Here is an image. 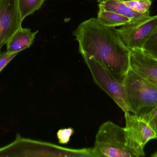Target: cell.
Here are the masks:
<instances>
[{"instance_id":"6da1fadb","label":"cell","mask_w":157,"mask_h":157,"mask_svg":"<svg viewBox=\"0 0 157 157\" xmlns=\"http://www.w3.org/2000/svg\"><path fill=\"white\" fill-rule=\"evenodd\" d=\"M79 52L95 60L114 78L124 83L130 68L131 52L124 46L116 29L105 26L98 18L82 22L73 32Z\"/></svg>"},{"instance_id":"7a4b0ae2","label":"cell","mask_w":157,"mask_h":157,"mask_svg":"<svg viewBox=\"0 0 157 157\" xmlns=\"http://www.w3.org/2000/svg\"><path fill=\"white\" fill-rule=\"evenodd\" d=\"M91 153L93 157H142L130 144L125 128L110 121L99 128Z\"/></svg>"},{"instance_id":"3957f363","label":"cell","mask_w":157,"mask_h":157,"mask_svg":"<svg viewBox=\"0 0 157 157\" xmlns=\"http://www.w3.org/2000/svg\"><path fill=\"white\" fill-rule=\"evenodd\" d=\"M130 112L157 106V88L130 68L124 81Z\"/></svg>"},{"instance_id":"277c9868","label":"cell","mask_w":157,"mask_h":157,"mask_svg":"<svg viewBox=\"0 0 157 157\" xmlns=\"http://www.w3.org/2000/svg\"><path fill=\"white\" fill-rule=\"evenodd\" d=\"M82 56L95 83L113 100L124 112H130L124 83L116 80L95 60L85 55Z\"/></svg>"},{"instance_id":"5b68a950","label":"cell","mask_w":157,"mask_h":157,"mask_svg":"<svg viewBox=\"0 0 157 157\" xmlns=\"http://www.w3.org/2000/svg\"><path fill=\"white\" fill-rule=\"evenodd\" d=\"M157 26V15L122 26L116 31L124 46L132 52L142 49Z\"/></svg>"},{"instance_id":"8992f818","label":"cell","mask_w":157,"mask_h":157,"mask_svg":"<svg viewBox=\"0 0 157 157\" xmlns=\"http://www.w3.org/2000/svg\"><path fill=\"white\" fill-rule=\"evenodd\" d=\"M125 131L132 147L144 156V148L150 140L156 139V134L145 121L135 114L124 112Z\"/></svg>"},{"instance_id":"52a82bcc","label":"cell","mask_w":157,"mask_h":157,"mask_svg":"<svg viewBox=\"0 0 157 157\" xmlns=\"http://www.w3.org/2000/svg\"><path fill=\"white\" fill-rule=\"evenodd\" d=\"M17 0H0V52L2 47L22 28Z\"/></svg>"},{"instance_id":"ba28073f","label":"cell","mask_w":157,"mask_h":157,"mask_svg":"<svg viewBox=\"0 0 157 157\" xmlns=\"http://www.w3.org/2000/svg\"><path fill=\"white\" fill-rule=\"evenodd\" d=\"M130 68L157 88V60L142 49L131 52Z\"/></svg>"},{"instance_id":"9c48e42d","label":"cell","mask_w":157,"mask_h":157,"mask_svg":"<svg viewBox=\"0 0 157 157\" xmlns=\"http://www.w3.org/2000/svg\"><path fill=\"white\" fill-rule=\"evenodd\" d=\"M123 0H97L99 8L105 11L114 12L128 18L132 23L137 22L150 16V14H143L135 12L126 6Z\"/></svg>"},{"instance_id":"30bf717a","label":"cell","mask_w":157,"mask_h":157,"mask_svg":"<svg viewBox=\"0 0 157 157\" xmlns=\"http://www.w3.org/2000/svg\"><path fill=\"white\" fill-rule=\"evenodd\" d=\"M38 30L32 32L29 28L17 30L6 42V50L9 52L19 53L32 45Z\"/></svg>"},{"instance_id":"8fae6325","label":"cell","mask_w":157,"mask_h":157,"mask_svg":"<svg viewBox=\"0 0 157 157\" xmlns=\"http://www.w3.org/2000/svg\"><path fill=\"white\" fill-rule=\"evenodd\" d=\"M98 19L105 26L115 28L132 23L130 18L114 12L99 8Z\"/></svg>"},{"instance_id":"7c38bea8","label":"cell","mask_w":157,"mask_h":157,"mask_svg":"<svg viewBox=\"0 0 157 157\" xmlns=\"http://www.w3.org/2000/svg\"><path fill=\"white\" fill-rule=\"evenodd\" d=\"M45 0H17L21 19L33 14L39 9Z\"/></svg>"},{"instance_id":"4fadbf2b","label":"cell","mask_w":157,"mask_h":157,"mask_svg":"<svg viewBox=\"0 0 157 157\" xmlns=\"http://www.w3.org/2000/svg\"><path fill=\"white\" fill-rule=\"evenodd\" d=\"M136 115L145 121L156 134L157 139V106L147 108L139 112Z\"/></svg>"},{"instance_id":"5bb4252c","label":"cell","mask_w":157,"mask_h":157,"mask_svg":"<svg viewBox=\"0 0 157 157\" xmlns=\"http://www.w3.org/2000/svg\"><path fill=\"white\" fill-rule=\"evenodd\" d=\"M123 2L130 9L140 14H150L152 0H123Z\"/></svg>"},{"instance_id":"9a60e30c","label":"cell","mask_w":157,"mask_h":157,"mask_svg":"<svg viewBox=\"0 0 157 157\" xmlns=\"http://www.w3.org/2000/svg\"><path fill=\"white\" fill-rule=\"evenodd\" d=\"M142 49L157 60V26L144 43Z\"/></svg>"},{"instance_id":"2e32d148","label":"cell","mask_w":157,"mask_h":157,"mask_svg":"<svg viewBox=\"0 0 157 157\" xmlns=\"http://www.w3.org/2000/svg\"><path fill=\"white\" fill-rule=\"evenodd\" d=\"M74 132V130L72 128H64L59 130L57 133L59 143L61 144H67Z\"/></svg>"},{"instance_id":"e0dca14e","label":"cell","mask_w":157,"mask_h":157,"mask_svg":"<svg viewBox=\"0 0 157 157\" xmlns=\"http://www.w3.org/2000/svg\"><path fill=\"white\" fill-rule=\"evenodd\" d=\"M18 53L9 52L7 51L4 52H0V73Z\"/></svg>"},{"instance_id":"ac0fdd59","label":"cell","mask_w":157,"mask_h":157,"mask_svg":"<svg viewBox=\"0 0 157 157\" xmlns=\"http://www.w3.org/2000/svg\"><path fill=\"white\" fill-rule=\"evenodd\" d=\"M151 156L157 157V152L155 153V154H153V155H152Z\"/></svg>"}]
</instances>
